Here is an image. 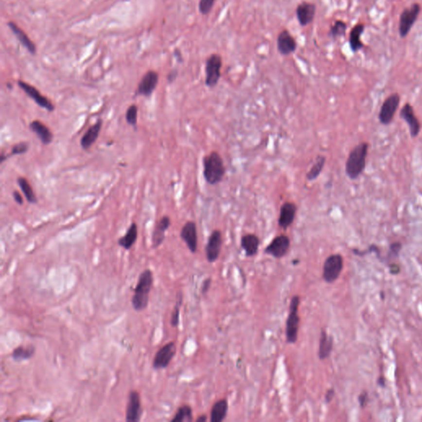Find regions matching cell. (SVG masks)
<instances>
[{
    "instance_id": "11",
    "label": "cell",
    "mask_w": 422,
    "mask_h": 422,
    "mask_svg": "<svg viewBox=\"0 0 422 422\" xmlns=\"http://www.w3.org/2000/svg\"><path fill=\"white\" fill-rule=\"evenodd\" d=\"M290 247V239L289 236L280 234L272 239V241L265 247L264 252L276 259H280L288 253Z\"/></svg>"
},
{
    "instance_id": "18",
    "label": "cell",
    "mask_w": 422,
    "mask_h": 422,
    "mask_svg": "<svg viewBox=\"0 0 422 422\" xmlns=\"http://www.w3.org/2000/svg\"><path fill=\"white\" fill-rule=\"evenodd\" d=\"M316 7L310 2H302L299 3L296 10V18L301 27H307L314 22L316 16Z\"/></svg>"
},
{
    "instance_id": "16",
    "label": "cell",
    "mask_w": 422,
    "mask_h": 422,
    "mask_svg": "<svg viewBox=\"0 0 422 422\" xmlns=\"http://www.w3.org/2000/svg\"><path fill=\"white\" fill-rule=\"evenodd\" d=\"M182 241L187 244V247L192 253H195L198 247L197 226L194 221H187L182 228L180 233Z\"/></svg>"
},
{
    "instance_id": "13",
    "label": "cell",
    "mask_w": 422,
    "mask_h": 422,
    "mask_svg": "<svg viewBox=\"0 0 422 422\" xmlns=\"http://www.w3.org/2000/svg\"><path fill=\"white\" fill-rule=\"evenodd\" d=\"M143 413L141 395L137 391H130L125 409V421L127 422H139Z\"/></svg>"
},
{
    "instance_id": "42",
    "label": "cell",
    "mask_w": 422,
    "mask_h": 422,
    "mask_svg": "<svg viewBox=\"0 0 422 422\" xmlns=\"http://www.w3.org/2000/svg\"><path fill=\"white\" fill-rule=\"evenodd\" d=\"M334 396H335V390L333 389V388L328 389L327 392H326V395H325L326 403L327 404H330L331 402L333 401Z\"/></svg>"
},
{
    "instance_id": "14",
    "label": "cell",
    "mask_w": 422,
    "mask_h": 422,
    "mask_svg": "<svg viewBox=\"0 0 422 422\" xmlns=\"http://www.w3.org/2000/svg\"><path fill=\"white\" fill-rule=\"evenodd\" d=\"M276 46H277V50H278L280 54L287 56V55L294 54L296 52L297 47H298V43H297L296 39L290 33V31L284 29L279 33V35L277 36Z\"/></svg>"
},
{
    "instance_id": "35",
    "label": "cell",
    "mask_w": 422,
    "mask_h": 422,
    "mask_svg": "<svg viewBox=\"0 0 422 422\" xmlns=\"http://www.w3.org/2000/svg\"><path fill=\"white\" fill-rule=\"evenodd\" d=\"M182 303V296L180 295L178 299L176 301V305L174 307V311L171 315L170 323L173 328H176L179 325V318H180V308Z\"/></svg>"
},
{
    "instance_id": "7",
    "label": "cell",
    "mask_w": 422,
    "mask_h": 422,
    "mask_svg": "<svg viewBox=\"0 0 422 422\" xmlns=\"http://www.w3.org/2000/svg\"><path fill=\"white\" fill-rule=\"evenodd\" d=\"M343 269V257L341 254L330 255L325 260L322 269V278L328 284L338 279Z\"/></svg>"
},
{
    "instance_id": "6",
    "label": "cell",
    "mask_w": 422,
    "mask_h": 422,
    "mask_svg": "<svg viewBox=\"0 0 422 422\" xmlns=\"http://www.w3.org/2000/svg\"><path fill=\"white\" fill-rule=\"evenodd\" d=\"M223 60L221 55L217 53L211 54L206 59V87L210 88L216 87L221 78V69H222Z\"/></svg>"
},
{
    "instance_id": "2",
    "label": "cell",
    "mask_w": 422,
    "mask_h": 422,
    "mask_svg": "<svg viewBox=\"0 0 422 422\" xmlns=\"http://www.w3.org/2000/svg\"><path fill=\"white\" fill-rule=\"evenodd\" d=\"M154 284V275L146 269L139 276L138 281L131 299L133 308L137 312L143 311L149 305V293Z\"/></svg>"
},
{
    "instance_id": "40",
    "label": "cell",
    "mask_w": 422,
    "mask_h": 422,
    "mask_svg": "<svg viewBox=\"0 0 422 422\" xmlns=\"http://www.w3.org/2000/svg\"><path fill=\"white\" fill-rule=\"evenodd\" d=\"M359 402H360V406L361 407H366V405L368 404L369 397L367 392H363L359 397Z\"/></svg>"
},
{
    "instance_id": "27",
    "label": "cell",
    "mask_w": 422,
    "mask_h": 422,
    "mask_svg": "<svg viewBox=\"0 0 422 422\" xmlns=\"http://www.w3.org/2000/svg\"><path fill=\"white\" fill-rule=\"evenodd\" d=\"M229 404L225 398L219 399L213 405L211 411V422H222L227 417Z\"/></svg>"
},
{
    "instance_id": "24",
    "label": "cell",
    "mask_w": 422,
    "mask_h": 422,
    "mask_svg": "<svg viewBox=\"0 0 422 422\" xmlns=\"http://www.w3.org/2000/svg\"><path fill=\"white\" fill-rule=\"evenodd\" d=\"M366 26L363 23H357L352 27L350 32L349 45L350 48L353 53H356L364 48V43L361 41V35L365 33Z\"/></svg>"
},
{
    "instance_id": "29",
    "label": "cell",
    "mask_w": 422,
    "mask_h": 422,
    "mask_svg": "<svg viewBox=\"0 0 422 422\" xmlns=\"http://www.w3.org/2000/svg\"><path fill=\"white\" fill-rule=\"evenodd\" d=\"M35 347L32 345L28 346H19L14 350L12 353V358L16 362H22L33 357L35 354Z\"/></svg>"
},
{
    "instance_id": "39",
    "label": "cell",
    "mask_w": 422,
    "mask_h": 422,
    "mask_svg": "<svg viewBox=\"0 0 422 422\" xmlns=\"http://www.w3.org/2000/svg\"><path fill=\"white\" fill-rule=\"evenodd\" d=\"M401 249H402V244H401V243H398V242L393 243V244L390 245V252L394 255V256H397L399 253Z\"/></svg>"
},
{
    "instance_id": "5",
    "label": "cell",
    "mask_w": 422,
    "mask_h": 422,
    "mask_svg": "<svg viewBox=\"0 0 422 422\" xmlns=\"http://www.w3.org/2000/svg\"><path fill=\"white\" fill-rule=\"evenodd\" d=\"M422 11V6L418 3H412L408 8H404L400 14L398 32L401 37L405 38L408 35L417 22L420 13Z\"/></svg>"
},
{
    "instance_id": "12",
    "label": "cell",
    "mask_w": 422,
    "mask_h": 422,
    "mask_svg": "<svg viewBox=\"0 0 422 422\" xmlns=\"http://www.w3.org/2000/svg\"><path fill=\"white\" fill-rule=\"evenodd\" d=\"M223 237L221 231L214 229L209 236L206 246V259L210 263H214L218 260L222 248Z\"/></svg>"
},
{
    "instance_id": "30",
    "label": "cell",
    "mask_w": 422,
    "mask_h": 422,
    "mask_svg": "<svg viewBox=\"0 0 422 422\" xmlns=\"http://www.w3.org/2000/svg\"><path fill=\"white\" fill-rule=\"evenodd\" d=\"M326 159L327 158L323 155H317L316 156L314 164L312 165L311 168L306 174V178L308 181H315L320 176V174H322L323 168L326 164Z\"/></svg>"
},
{
    "instance_id": "36",
    "label": "cell",
    "mask_w": 422,
    "mask_h": 422,
    "mask_svg": "<svg viewBox=\"0 0 422 422\" xmlns=\"http://www.w3.org/2000/svg\"><path fill=\"white\" fill-rule=\"evenodd\" d=\"M216 0H200L199 1V12L204 16H207L211 14L214 8Z\"/></svg>"
},
{
    "instance_id": "43",
    "label": "cell",
    "mask_w": 422,
    "mask_h": 422,
    "mask_svg": "<svg viewBox=\"0 0 422 422\" xmlns=\"http://www.w3.org/2000/svg\"><path fill=\"white\" fill-rule=\"evenodd\" d=\"M176 77H177V70H174L171 71L170 73H168V82H169V83H173V82L175 81Z\"/></svg>"
},
{
    "instance_id": "8",
    "label": "cell",
    "mask_w": 422,
    "mask_h": 422,
    "mask_svg": "<svg viewBox=\"0 0 422 422\" xmlns=\"http://www.w3.org/2000/svg\"><path fill=\"white\" fill-rule=\"evenodd\" d=\"M400 95L395 92L388 96L383 103L379 114V120L382 124L387 125L392 122L400 104Z\"/></svg>"
},
{
    "instance_id": "46",
    "label": "cell",
    "mask_w": 422,
    "mask_h": 422,
    "mask_svg": "<svg viewBox=\"0 0 422 422\" xmlns=\"http://www.w3.org/2000/svg\"><path fill=\"white\" fill-rule=\"evenodd\" d=\"M378 383H379V385H381V386H385V379L381 377V378H379V380H378Z\"/></svg>"
},
{
    "instance_id": "22",
    "label": "cell",
    "mask_w": 422,
    "mask_h": 422,
    "mask_svg": "<svg viewBox=\"0 0 422 422\" xmlns=\"http://www.w3.org/2000/svg\"><path fill=\"white\" fill-rule=\"evenodd\" d=\"M29 128L33 133H35L38 139L44 145H49L52 143L54 136L50 128L39 120H34L30 122Z\"/></svg>"
},
{
    "instance_id": "34",
    "label": "cell",
    "mask_w": 422,
    "mask_h": 422,
    "mask_svg": "<svg viewBox=\"0 0 422 422\" xmlns=\"http://www.w3.org/2000/svg\"><path fill=\"white\" fill-rule=\"evenodd\" d=\"M138 106L132 104L128 107L125 112V120L130 125H132L136 128L137 122H138Z\"/></svg>"
},
{
    "instance_id": "26",
    "label": "cell",
    "mask_w": 422,
    "mask_h": 422,
    "mask_svg": "<svg viewBox=\"0 0 422 422\" xmlns=\"http://www.w3.org/2000/svg\"><path fill=\"white\" fill-rule=\"evenodd\" d=\"M137 238H138V226L136 225V223H132L130 225V227L128 228L124 235L118 239L117 244L125 250H130L134 246V244H136Z\"/></svg>"
},
{
    "instance_id": "37",
    "label": "cell",
    "mask_w": 422,
    "mask_h": 422,
    "mask_svg": "<svg viewBox=\"0 0 422 422\" xmlns=\"http://www.w3.org/2000/svg\"><path fill=\"white\" fill-rule=\"evenodd\" d=\"M29 149V144L27 142H19V143L14 144V146L12 147L11 152L9 153L8 157H11L14 155H24Z\"/></svg>"
},
{
    "instance_id": "25",
    "label": "cell",
    "mask_w": 422,
    "mask_h": 422,
    "mask_svg": "<svg viewBox=\"0 0 422 422\" xmlns=\"http://www.w3.org/2000/svg\"><path fill=\"white\" fill-rule=\"evenodd\" d=\"M333 337L329 335L327 331H321L319 339V348H318V358L319 360H324L330 356L333 352Z\"/></svg>"
},
{
    "instance_id": "45",
    "label": "cell",
    "mask_w": 422,
    "mask_h": 422,
    "mask_svg": "<svg viewBox=\"0 0 422 422\" xmlns=\"http://www.w3.org/2000/svg\"><path fill=\"white\" fill-rule=\"evenodd\" d=\"M196 422H207V417L206 415H202L198 417L197 419L195 420Z\"/></svg>"
},
{
    "instance_id": "17",
    "label": "cell",
    "mask_w": 422,
    "mask_h": 422,
    "mask_svg": "<svg viewBox=\"0 0 422 422\" xmlns=\"http://www.w3.org/2000/svg\"><path fill=\"white\" fill-rule=\"evenodd\" d=\"M158 83V74L157 72L148 71L141 79L136 90V94L143 96L145 98H149L153 94V92H155Z\"/></svg>"
},
{
    "instance_id": "33",
    "label": "cell",
    "mask_w": 422,
    "mask_h": 422,
    "mask_svg": "<svg viewBox=\"0 0 422 422\" xmlns=\"http://www.w3.org/2000/svg\"><path fill=\"white\" fill-rule=\"evenodd\" d=\"M347 30V24L346 22L342 20H335V22H333V24L331 26L328 34L331 37L335 40L345 36Z\"/></svg>"
},
{
    "instance_id": "15",
    "label": "cell",
    "mask_w": 422,
    "mask_h": 422,
    "mask_svg": "<svg viewBox=\"0 0 422 422\" xmlns=\"http://www.w3.org/2000/svg\"><path fill=\"white\" fill-rule=\"evenodd\" d=\"M400 117L408 125L411 138H416L421 132L422 124L415 114L413 106L410 103H406L400 111Z\"/></svg>"
},
{
    "instance_id": "23",
    "label": "cell",
    "mask_w": 422,
    "mask_h": 422,
    "mask_svg": "<svg viewBox=\"0 0 422 422\" xmlns=\"http://www.w3.org/2000/svg\"><path fill=\"white\" fill-rule=\"evenodd\" d=\"M240 245L246 257H254L260 246V238L254 233H246L242 237Z\"/></svg>"
},
{
    "instance_id": "44",
    "label": "cell",
    "mask_w": 422,
    "mask_h": 422,
    "mask_svg": "<svg viewBox=\"0 0 422 422\" xmlns=\"http://www.w3.org/2000/svg\"><path fill=\"white\" fill-rule=\"evenodd\" d=\"M390 272L393 274V275L399 273V272H400V266L397 265V264H392V265H390Z\"/></svg>"
},
{
    "instance_id": "10",
    "label": "cell",
    "mask_w": 422,
    "mask_h": 422,
    "mask_svg": "<svg viewBox=\"0 0 422 422\" xmlns=\"http://www.w3.org/2000/svg\"><path fill=\"white\" fill-rule=\"evenodd\" d=\"M176 353V344L174 341L161 347L155 354L153 360V367L155 369H163L170 365L171 361L174 359Z\"/></svg>"
},
{
    "instance_id": "3",
    "label": "cell",
    "mask_w": 422,
    "mask_h": 422,
    "mask_svg": "<svg viewBox=\"0 0 422 422\" xmlns=\"http://www.w3.org/2000/svg\"><path fill=\"white\" fill-rule=\"evenodd\" d=\"M226 168L221 155L212 151L203 158V176L211 186L219 184L225 177Z\"/></svg>"
},
{
    "instance_id": "41",
    "label": "cell",
    "mask_w": 422,
    "mask_h": 422,
    "mask_svg": "<svg viewBox=\"0 0 422 422\" xmlns=\"http://www.w3.org/2000/svg\"><path fill=\"white\" fill-rule=\"evenodd\" d=\"M13 197H14L15 202H16L17 204L20 205V206H22L23 203H24V200H23L22 195H21L18 191H14V193H13Z\"/></svg>"
},
{
    "instance_id": "32",
    "label": "cell",
    "mask_w": 422,
    "mask_h": 422,
    "mask_svg": "<svg viewBox=\"0 0 422 422\" xmlns=\"http://www.w3.org/2000/svg\"><path fill=\"white\" fill-rule=\"evenodd\" d=\"M193 409L189 405H182L180 406L174 418L171 420L172 422H193Z\"/></svg>"
},
{
    "instance_id": "1",
    "label": "cell",
    "mask_w": 422,
    "mask_h": 422,
    "mask_svg": "<svg viewBox=\"0 0 422 422\" xmlns=\"http://www.w3.org/2000/svg\"><path fill=\"white\" fill-rule=\"evenodd\" d=\"M369 144L367 142H361L354 146L350 152L347 158L345 171L347 177L351 180H356L366 169V158L368 155Z\"/></svg>"
},
{
    "instance_id": "31",
    "label": "cell",
    "mask_w": 422,
    "mask_h": 422,
    "mask_svg": "<svg viewBox=\"0 0 422 422\" xmlns=\"http://www.w3.org/2000/svg\"><path fill=\"white\" fill-rule=\"evenodd\" d=\"M18 184L20 189L23 193L25 198L27 199V201L30 204H35L37 202V198L35 195L33 187L31 186L29 181L27 179L25 178L23 176H19L17 179Z\"/></svg>"
},
{
    "instance_id": "28",
    "label": "cell",
    "mask_w": 422,
    "mask_h": 422,
    "mask_svg": "<svg viewBox=\"0 0 422 422\" xmlns=\"http://www.w3.org/2000/svg\"><path fill=\"white\" fill-rule=\"evenodd\" d=\"M8 27L11 29L12 32L14 33L17 39L20 41V43L22 44V46H24L25 48L30 52L31 54H35V46L33 41H31L30 38L28 37V35L23 32V31L19 28L14 22H10L8 23Z\"/></svg>"
},
{
    "instance_id": "20",
    "label": "cell",
    "mask_w": 422,
    "mask_h": 422,
    "mask_svg": "<svg viewBox=\"0 0 422 422\" xmlns=\"http://www.w3.org/2000/svg\"><path fill=\"white\" fill-rule=\"evenodd\" d=\"M171 226L170 217L168 215L162 216L161 219L156 223L155 229L152 233V246L154 248H158L162 245V243L165 239L166 231Z\"/></svg>"
},
{
    "instance_id": "4",
    "label": "cell",
    "mask_w": 422,
    "mask_h": 422,
    "mask_svg": "<svg viewBox=\"0 0 422 422\" xmlns=\"http://www.w3.org/2000/svg\"><path fill=\"white\" fill-rule=\"evenodd\" d=\"M300 304V297L294 295L290 303V310L286 320L285 336L288 343L295 344L298 340L299 328L300 317L299 316V307Z\"/></svg>"
},
{
    "instance_id": "9",
    "label": "cell",
    "mask_w": 422,
    "mask_h": 422,
    "mask_svg": "<svg viewBox=\"0 0 422 422\" xmlns=\"http://www.w3.org/2000/svg\"><path fill=\"white\" fill-rule=\"evenodd\" d=\"M18 85L29 98H32L39 106H41V108L45 109L50 112L54 111L55 107L54 104L52 103V101L45 97L43 94H41V92L36 88L22 80L18 81Z\"/></svg>"
},
{
    "instance_id": "38",
    "label": "cell",
    "mask_w": 422,
    "mask_h": 422,
    "mask_svg": "<svg viewBox=\"0 0 422 422\" xmlns=\"http://www.w3.org/2000/svg\"><path fill=\"white\" fill-rule=\"evenodd\" d=\"M211 283H212V279L211 277L206 278L204 281L203 283H202V286H201V293L203 295H206V293H208L209 290L211 289Z\"/></svg>"
},
{
    "instance_id": "19",
    "label": "cell",
    "mask_w": 422,
    "mask_h": 422,
    "mask_svg": "<svg viewBox=\"0 0 422 422\" xmlns=\"http://www.w3.org/2000/svg\"><path fill=\"white\" fill-rule=\"evenodd\" d=\"M298 207L292 201H285L280 209L278 225L282 229H287L293 225L295 221Z\"/></svg>"
},
{
    "instance_id": "21",
    "label": "cell",
    "mask_w": 422,
    "mask_h": 422,
    "mask_svg": "<svg viewBox=\"0 0 422 422\" xmlns=\"http://www.w3.org/2000/svg\"><path fill=\"white\" fill-rule=\"evenodd\" d=\"M103 122L102 119H98L94 124L91 125L87 131L84 133V136L80 140V145L84 150H88L97 141L100 135Z\"/></svg>"
}]
</instances>
